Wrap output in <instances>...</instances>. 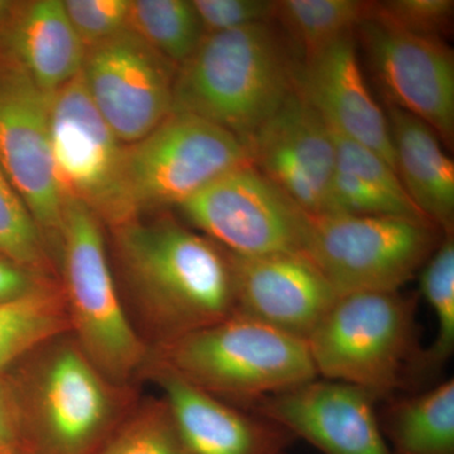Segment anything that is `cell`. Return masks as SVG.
I'll list each match as a JSON object with an SVG mask.
<instances>
[{"label": "cell", "mask_w": 454, "mask_h": 454, "mask_svg": "<svg viewBox=\"0 0 454 454\" xmlns=\"http://www.w3.org/2000/svg\"><path fill=\"white\" fill-rule=\"evenodd\" d=\"M112 230L119 292L149 349L234 315L231 259L219 244L170 217Z\"/></svg>", "instance_id": "cell-1"}, {"label": "cell", "mask_w": 454, "mask_h": 454, "mask_svg": "<svg viewBox=\"0 0 454 454\" xmlns=\"http://www.w3.org/2000/svg\"><path fill=\"white\" fill-rule=\"evenodd\" d=\"M13 369L8 380L25 454H97L139 400L134 387L107 379L70 333L44 343Z\"/></svg>", "instance_id": "cell-2"}, {"label": "cell", "mask_w": 454, "mask_h": 454, "mask_svg": "<svg viewBox=\"0 0 454 454\" xmlns=\"http://www.w3.org/2000/svg\"><path fill=\"white\" fill-rule=\"evenodd\" d=\"M295 70L273 22L205 35L177 68L172 113L199 116L247 143L294 90Z\"/></svg>", "instance_id": "cell-3"}, {"label": "cell", "mask_w": 454, "mask_h": 454, "mask_svg": "<svg viewBox=\"0 0 454 454\" xmlns=\"http://www.w3.org/2000/svg\"><path fill=\"white\" fill-rule=\"evenodd\" d=\"M149 357L244 409L318 379L306 340L239 313L151 349Z\"/></svg>", "instance_id": "cell-4"}, {"label": "cell", "mask_w": 454, "mask_h": 454, "mask_svg": "<svg viewBox=\"0 0 454 454\" xmlns=\"http://www.w3.org/2000/svg\"><path fill=\"white\" fill-rule=\"evenodd\" d=\"M59 264L71 336L107 379L134 387L151 349L125 309L103 223L77 200L65 199Z\"/></svg>", "instance_id": "cell-5"}, {"label": "cell", "mask_w": 454, "mask_h": 454, "mask_svg": "<svg viewBox=\"0 0 454 454\" xmlns=\"http://www.w3.org/2000/svg\"><path fill=\"white\" fill-rule=\"evenodd\" d=\"M417 298L399 292L340 295L306 340L317 375L389 399L409 387L418 346Z\"/></svg>", "instance_id": "cell-6"}, {"label": "cell", "mask_w": 454, "mask_h": 454, "mask_svg": "<svg viewBox=\"0 0 454 454\" xmlns=\"http://www.w3.org/2000/svg\"><path fill=\"white\" fill-rule=\"evenodd\" d=\"M443 235L424 220L309 214L301 252L339 297L399 292L419 273Z\"/></svg>", "instance_id": "cell-7"}, {"label": "cell", "mask_w": 454, "mask_h": 454, "mask_svg": "<svg viewBox=\"0 0 454 454\" xmlns=\"http://www.w3.org/2000/svg\"><path fill=\"white\" fill-rule=\"evenodd\" d=\"M252 164L235 134L191 114L172 113L145 138L125 145L124 186L131 207H178L215 179Z\"/></svg>", "instance_id": "cell-8"}, {"label": "cell", "mask_w": 454, "mask_h": 454, "mask_svg": "<svg viewBox=\"0 0 454 454\" xmlns=\"http://www.w3.org/2000/svg\"><path fill=\"white\" fill-rule=\"evenodd\" d=\"M50 138L65 199L116 227L136 219L124 186V152L89 97L82 74L51 94Z\"/></svg>", "instance_id": "cell-9"}, {"label": "cell", "mask_w": 454, "mask_h": 454, "mask_svg": "<svg viewBox=\"0 0 454 454\" xmlns=\"http://www.w3.org/2000/svg\"><path fill=\"white\" fill-rule=\"evenodd\" d=\"M177 208L193 230L236 255L303 254L309 214L253 164L230 170Z\"/></svg>", "instance_id": "cell-10"}, {"label": "cell", "mask_w": 454, "mask_h": 454, "mask_svg": "<svg viewBox=\"0 0 454 454\" xmlns=\"http://www.w3.org/2000/svg\"><path fill=\"white\" fill-rule=\"evenodd\" d=\"M51 94L5 52L0 59V167L59 262L65 197L50 138Z\"/></svg>", "instance_id": "cell-11"}, {"label": "cell", "mask_w": 454, "mask_h": 454, "mask_svg": "<svg viewBox=\"0 0 454 454\" xmlns=\"http://www.w3.org/2000/svg\"><path fill=\"white\" fill-rule=\"evenodd\" d=\"M176 74V65L131 29L86 51L82 70L90 98L125 145L172 114Z\"/></svg>", "instance_id": "cell-12"}, {"label": "cell", "mask_w": 454, "mask_h": 454, "mask_svg": "<svg viewBox=\"0 0 454 454\" xmlns=\"http://www.w3.org/2000/svg\"><path fill=\"white\" fill-rule=\"evenodd\" d=\"M387 106L426 122L448 146L454 140V53L437 37L402 31L370 17L356 29Z\"/></svg>", "instance_id": "cell-13"}, {"label": "cell", "mask_w": 454, "mask_h": 454, "mask_svg": "<svg viewBox=\"0 0 454 454\" xmlns=\"http://www.w3.org/2000/svg\"><path fill=\"white\" fill-rule=\"evenodd\" d=\"M256 169L309 215H333L336 149L321 114L293 90L247 140Z\"/></svg>", "instance_id": "cell-14"}, {"label": "cell", "mask_w": 454, "mask_h": 454, "mask_svg": "<svg viewBox=\"0 0 454 454\" xmlns=\"http://www.w3.org/2000/svg\"><path fill=\"white\" fill-rule=\"evenodd\" d=\"M376 402L360 387L318 378L262 397L247 411L279 423L322 454H393L382 435Z\"/></svg>", "instance_id": "cell-15"}, {"label": "cell", "mask_w": 454, "mask_h": 454, "mask_svg": "<svg viewBox=\"0 0 454 454\" xmlns=\"http://www.w3.org/2000/svg\"><path fill=\"white\" fill-rule=\"evenodd\" d=\"M230 254L235 313L306 340L339 295L304 254Z\"/></svg>", "instance_id": "cell-16"}, {"label": "cell", "mask_w": 454, "mask_h": 454, "mask_svg": "<svg viewBox=\"0 0 454 454\" xmlns=\"http://www.w3.org/2000/svg\"><path fill=\"white\" fill-rule=\"evenodd\" d=\"M140 379L157 385L191 454H289L297 441L279 423L193 387L151 357Z\"/></svg>", "instance_id": "cell-17"}, {"label": "cell", "mask_w": 454, "mask_h": 454, "mask_svg": "<svg viewBox=\"0 0 454 454\" xmlns=\"http://www.w3.org/2000/svg\"><path fill=\"white\" fill-rule=\"evenodd\" d=\"M294 85L331 129L372 149L395 170L387 113L361 71L355 33L297 64Z\"/></svg>", "instance_id": "cell-18"}, {"label": "cell", "mask_w": 454, "mask_h": 454, "mask_svg": "<svg viewBox=\"0 0 454 454\" xmlns=\"http://www.w3.org/2000/svg\"><path fill=\"white\" fill-rule=\"evenodd\" d=\"M7 53L41 90L53 94L82 74L86 50L61 0L23 5L7 32Z\"/></svg>", "instance_id": "cell-19"}, {"label": "cell", "mask_w": 454, "mask_h": 454, "mask_svg": "<svg viewBox=\"0 0 454 454\" xmlns=\"http://www.w3.org/2000/svg\"><path fill=\"white\" fill-rule=\"evenodd\" d=\"M395 170L411 201L443 234H453L454 163L437 134L411 114L387 106Z\"/></svg>", "instance_id": "cell-20"}, {"label": "cell", "mask_w": 454, "mask_h": 454, "mask_svg": "<svg viewBox=\"0 0 454 454\" xmlns=\"http://www.w3.org/2000/svg\"><path fill=\"white\" fill-rule=\"evenodd\" d=\"M330 130L336 149L333 215L428 221L418 210L395 170L384 158L331 128Z\"/></svg>", "instance_id": "cell-21"}, {"label": "cell", "mask_w": 454, "mask_h": 454, "mask_svg": "<svg viewBox=\"0 0 454 454\" xmlns=\"http://www.w3.org/2000/svg\"><path fill=\"white\" fill-rule=\"evenodd\" d=\"M393 454H454V380L420 394L391 396L378 413Z\"/></svg>", "instance_id": "cell-22"}, {"label": "cell", "mask_w": 454, "mask_h": 454, "mask_svg": "<svg viewBox=\"0 0 454 454\" xmlns=\"http://www.w3.org/2000/svg\"><path fill=\"white\" fill-rule=\"evenodd\" d=\"M372 2L278 0L273 22L279 25L297 64L309 61L372 16Z\"/></svg>", "instance_id": "cell-23"}, {"label": "cell", "mask_w": 454, "mask_h": 454, "mask_svg": "<svg viewBox=\"0 0 454 454\" xmlns=\"http://www.w3.org/2000/svg\"><path fill=\"white\" fill-rule=\"evenodd\" d=\"M65 333L70 324L59 283L0 304V375Z\"/></svg>", "instance_id": "cell-24"}, {"label": "cell", "mask_w": 454, "mask_h": 454, "mask_svg": "<svg viewBox=\"0 0 454 454\" xmlns=\"http://www.w3.org/2000/svg\"><path fill=\"white\" fill-rule=\"evenodd\" d=\"M420 291L433 309L437 333L428 348H422L409 387L428 384L439 375L454 352V236L444 234L435 252L422 268Z\"/></svg>", "instance_id": "cell-25"}, {"label": "cell", "mask_w": 454, "mask_h": 454, "mask_svg": "<svg viewBox=\"0 0 454 454\" xmlns=\"http://www.w3.org/2000/svg\"><path fill=\"white\" fill-rule=\"evenodd\" d=\"M129 29L177 67L205 38L196 9L188 0L130 2Z\"/></svg>", "instance_id": "cell-26"}, {"label": "cell", "mask_w": 454, "mask_h": 454, "mask_svg": "<svg viewBox=\"0 0 454 454\" xmlns=\"http://www.w3.org/2000/svg\"><path fill=\"white\" fill-rule=\"evenodd\" d=\"M97 454H191L169 406L138 400Z\"/></svg>", "instance_id": "cell-27"}, {"label": "cell", "mask_w": 454, "mask_h": 454, "mask_svg": "<svg viewBox=\"0 0 454 454\" xmlns=\"http://www.w3.org/2000/svg\"><path fill=\"white\" fill-rule=\"evenodd\" d=\"M0 258L59 282V268L37 223L0 167Z\"/></svg>", "instance_id": "cell-28"}, {"label": "cell", "mask_w": 454, "mask_h": 454, "mask_svg": "<svg viewBox=\"0 0 454 454\" xmlns=\"http://www.w3.org/2000/svg\"><path fill=\"white\" fill-rule=\"evenodd\" d=\"M453 0H387L372 2V18L402 31L442 38L450 32Z\"/></svg>", "instance_id": "cell-29"}, {"label": "cell", "mask_w": 454, "mask_h": 454, "mask_svg": "<svg viewBox=\"0 0 454 454\" xmlns=\"http://www.w3.org/2000/svg\"><path fill=\"white\" fill-rule=\"evenodd\" d=\"M64 5L86 51L129 29L128 0H65Z\"/></svg>", "instance_id": "cell-30"}, {"label": "cell", "mask_w": 454, "mask_h": 454, "mask_svg": "<svg viewBox=\"0 0 454 454\" xmlns=\"http://www.w3.org/2000/svg\"><path fill=\"white\" fill-rule=\"evenodd\" d=\"M270 0H192L205 35L273 22Z\"/></svg>", "instance_id": "cell-31"}, {"label": "cell", "mask_w": 454, "mask_h": 454, "mask_svg": "<svg viewBox=\"0 0 454 454\" xmlns=\"http://www.w3.org/2000/svg\"><path fill=\"white\" fill-rule=\"evenodd\" d=\"M0 454H25L16 399L5 375H0Z\"/></svg>", "instance_id": "cell-32"}, {"label": "cell", "mask_w": 454, "mask_h": 454, "mask_svg": "<svg viewBox=\"0 0 454 454\" xmlns=\"http://www.w3.org/2000/svg\"><path fill=\"white\" fill-rule=\"evenodd\" d=\"M55 283L59 282L38 276L20 267L16 262L0 258V304L17 300Z\"/></svg>", "instance_id": "cell-33"}, {"label": "cell", "mask_w": 454, "mask_h": 454, "mask_svg": "<svg viewBox=\"0 0 454 454\" xmlns=\"http://www.w3.org/2000/svg\"><path fill=\"white\" fill-rule=\"evenodd\" d=\"M11 9L12 3L0 0V23H2V20H5V17L9 16V13H11Z\"/></svg>", "instance_id": "cell-34"}]
</instances>
